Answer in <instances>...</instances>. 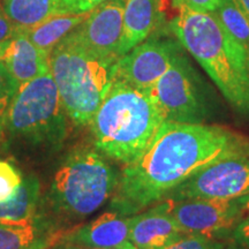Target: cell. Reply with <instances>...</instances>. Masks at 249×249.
Instances as JSON below:
<instances>
[{"label": "cell", "instance_id": "cell-1", "mask_svg": "<svg viewBox=\"0 0 249 249\" xmlns=\"http://www.w3.org/2000/svg\"><path fill=\"white\" fill-rule=\"evenodd\" d=\"M249 154V139L223 126L165 120L144 152L126 164L112 211L135 214L209 165Z\"/></svg>", "mask_w": 249, "mask_h": 249}, {"label": "cell", "instance_id": "cell-2", "mask_svg": "<svg viewBox=\"0 0 249 249\" xmlns=\"http://www.w3.org/2000/svg\"><path fill=\"white\" fill-rule=\"evenodd\" d=\"M178 5L171 29L226 101L249 116V59L247 50L227 31L214 12H197Z\"/></svg>", "mask_w": 249, "mask_h": 249}, {"label": "cell", "instance_id": "cell-3", "mask_svg": "<svg viewBox=\"0 0 249 249\" xmlns=\"http://www.w3.org/2000/svg\"><path fill=\"white\" fill-rule=\"evenodd\" d=\"M165 120L150 93L116 79L90 124L98 150L129 164L144 152Z\"/></svg>", "mask_w": 249, "mask_h": 249}, {"label": "cell", "instance_id": "cell-4", "mask_svg": "<svg viewBox=\"0 0 249 249\" xmlns=\"http://www.w3.org/2000/svg\"><path fill=\"white\" fill-rule=\"evenodd\" d=\"M119 58L103 57L73 31L50 54V68L67 116L79 126L90 124L116 80Z\"/></svg>", "mask_w": 249, "mask_h": 249}, {"label": "cell", "instance_id": "cell-5", "mask_svg": "<svg viewBox=\"0 0 249 249\" xmlns=\"http://www.w3.org/2000/svg\"><path fill=\"white\" fill-rule=\"evenodd\" d=\"M118 182L117 172L97 151L76 150L55 172L50 196L59 210L83 218L110 198Z\"/></svg>", "mask_w": 249, "mask_h": 249}, {"label": "cell", "instance_id": "cell-6", "mask_svg": "<svg viewBox=\"0 0 249 249\" xmlns=\"http://www.w3.org/2000/svg\"><path fill=\"white\" fill-rule=\"evenodd\" d=\"M66 114L50 70L18 86L5 124L14 138L57 147L66 138Z\"/></svg>", "mask_w": 249, "mask_h": 249}, {"label": "cell", "instance_id": "cell-7", "mask_svg": "<svg viewBox=\"0 0 249 249\" xmlns=\"http://www.w3.org/2000/svg\"><path fill=\"white\" fill-rule=\"evenodd\" d=\"M148 92L167 121L204 124L211 114L200 77L182 52Z\"/></svg>", "mask_w": 249, "mask_h": 249}, {"label": "cell", "instance_id": "cell-8", "mask_svg": "<svg viewBox=\"0 0 249 249\" xmlns=\"http://www.w3.org/2000/svg\"><path fill=\"white\" fill-rule=\"evenodd\" d=\"M248 193L249 154L229 157L209 165L177 186L164 200H234Z\"/></svg>", "mask_w": 249, "mask_h": 249}, {"label": "cell", "instance_id": "cell-9", "mask_svg": "<svg viewBox=\"0 0 249 249\" xmlns=\"http://www.w3.org/2000/svg\"><path fill=\"white\" fill-rule=\"evenodd\" d=\"M180 52L182 45L178 39L152 37L143 40L119 58L116 79L148 92Z\"/></svg>", "mask_w": 249, "mask_h": 249}, {"label": "cell", "instance_id": "cell-10", "mask_svg": "<svg viewBox=\"0 0 249 249\" xmlns=\"http://www.w3.org/2000/svg\"><path fill=\"white\" fill-rule=\"evenodd\" d=\"M170 213L185 234L203 235L211 239L225 233L231 234L244 217L235 198H197L172 202Z\"/></svg>", "mask_w": 249, "mask_h": 249}, {"label": "cell", "instance_id": "cell-11", "mask_svg": "<svg viewBox=\"0 0 249 249\" xmlns=\"http://www.w3.org/2000/svg\"><path fill=\"white\" fill-rule=\"evenodd\" d=\"M126 0H107L89 12L73 33L92 52L103 57L120 58Z\"/></svg>", "mask_w": 249, "mask_h": 249}, {"label": "cell", "instance_id": "cell-12", "mask_svg": "<svg viewBox=\"0 0 249 249\" xmlns=\"http://www.w3.org/2000/svg\"><path fill=\"white\" fill-rule=\"evenodd\" d=\"M172 202L165 200L147 213L130 217V242L138 249H160L185 235L170 213Z\"/></svg>", "mask_w": 249, "mask_h": 249}, {"label": "cell", "instance_id": "cell-13", "mask_svg": "<svg viewBox=\"0 0 249 249\" xmlns=\"http://www.w3.org/2000/svg\"><path fill=\"white\" fill-rule=\"evenodd\" d=\"M70 244L88 248L138 249L130 242V217L111 211L105 213L71 232Z\"/></svg>", "mask_w": 249, "mask_h": 249}, {"label": "cell", "instance_id": "cell-14", "mask_svg": "<svg viewBox=\"0 0 249 249\" xmlns=\"http://www.w3.org/2000/svg\"><path fill=\"white\" fill-rule=\"evenodd\" d=\"M50 54L37 48L24 30L15 29L1 60L18 86H21L51 70Z\"/></svg>", "mask_w": 249, "mask_h": 249}, {"label": "cell", "instance_id": "cell-15", "mask_svg": "<svg viewBox=\"0 0 249 249\" xmlns=\"http://www.w3.org/2000/svg\"><path fill=\"white\" fill-rule=\"evenodd\" d=\"M160 14V0H126L120 57L150 36L157 26Z\"/></svg>", "mask_w": 249, "mask_h": 249}, {"label": "cell", "instance_id": "cell-16", "mask_svg": "<svg viewBox=\"0 0 249 249\" xmlns=\"http://www.w3.org/2000/svg\"><path fill=\"white\" fill-rule=\"evenodd\" d=\"M88 14L54 15L35 27L22 30L37 48L51 53L54 46L82 23Z\"/></svg>", "mask_w": 249, "mask_h": 249}, {"label": "cell", "instance_id": "cell-17", "mask_svg": "<svg viewBox=\"0 0 249 249\" xmlns=\"http://www.w3.org/2000/svg\"><path fill=\"white\" fill-rule=\"evenodd\" d=\"M38 196V179L35 176H29L22 180L13 195L0 202V222L18 223L31 219Z\"/></svg>", "mask_w": 249, "mask_h": 249}, {"label": "cell", "instance_id": "cell-18", "mask_svg": "<svg viewBox=\"0 0 249 249\" xmlns=\"http://www.w3.org/2000/svg\"><path fill=\"white\" fill-rule=\"evenodd\" d=\"M59 0H5L4 9L15 29H29L54 17Z\"/></svg>", "mask_w": 249, "mask_h": 249}, {"label": "cell", "instance_id": "cell-19", "mask_svg": "<svg viewBox=\"0 0 249 249\" xmlns=\"http://www.w3.org/2000/svg\"><path fill=\"white\" fill-rule=\"evenodd\" d=\"M38 236L33 218L18 223L0 222V249H27L38 244Z\"/></svg>", "mask_w": 249, "mask_h": 249}, {"label": "cell", "instance_id": "cell-20", "mask_svg": "<svg viewBox=\"0 0 249 249\" xmlns=\"http://www.w3.org/2000/svg\"><path fill=\"white\" fill-rule=\"evenodd\" d=\"M223 27L244 48H249V18L235 0H220L214 11Z\"/></svg>", "mask_w": 249, "mask_h": 249}, {"label": "cell", "instance_id": "cell-21", "mask_svg": "<svg viewBox=\"0 0 249 249\" xmlns=\"http://www.w3.org/2000/svg\"><path fill=\"white\" fill-rule=\"evenodd\" d=\"M18 88V83L9 74L4 61L0 60V132L6 124L8 108L11 107Z\"/></svg>", "mask_w": 249, "mask_h": 249}, {"label": "cell", "instance_id": "cell-22", "mask_svg": "<svg viewBox=\"0 0 249 249\" xmlns=\"http://www.w3.org/2000/svg\"><path fill=\"white\" fill-rule=\"evenodd\" d=\"M22 176L8 161L0 160V202L13 195L22 182Z\"/></svg>", "mask_w": 249, "mask_h": 249}, {"label": "cell", "instance_id": "cell-23", "mask_svg": "<svg viewBox=\"0 0 249 249\" xmlns=\"http://www.w3.org/2000/svg\"><path fill=\"white\" fill-rule=\"evenodd\" d=\"M160 249H224V245L208 236L185 234L179 240Z\"/></svg>", "mask_w": 249, "mask_h": 249}, {"label": "cell", "instance_id": "cell-24", "mask_svg": "<svg viewBox=\"0 0 249 249\" xmlns=\"http://www.w3.org/2000/svg\"><path fill=\"white\" fill-rule=\"evenodd\" d=\"M107 0H59L55 15L87 14Z\"/></svg>", "mask_w": 249, "mask_h": 249}, {"label": "cell", "instance_id": "cell-25", "mask_svg": "<svg viewBox=\"0 0 249 249\" xmlns=\"http://www.w3.org/2000/svg\"><path fill=\"white\" fill-rule=\"evenodd\" d=\"M232 240L241 249H249V214L244 216L231 233Z\"/></svg>", "mask_w": 249, "mask_h": 249}, {"label": "cell", "instance_id": "cell-26", "mask_svg": "<svg viewBox=\"0 0 249 249\" xmlns=\"http://www.w3.org/2000/svg\"><path fill=\"white\" fill-rule=\"evenodd\" d=\"M177 4L197 12H214L220 4V0H176Z\"/></svg>", "mask_w": 249, "mask_h": 249}, {"label": "cell", "instance_id": "cell-27", "mask_svg": "<svg viewBox=\"0 0 249 249\" xmlns=\"http://www.w3.org/2000/svg\"><path fill=\"white\" fill-rule=\"evenodd\" d=\"M15 33V27L8 15L6 14L4 6L0 5V44L9 40Z\"/></svg>", "mask_w": 249, "mask_h": 249}, {"label": "cell", "instance_id": "cell-28", "mask_svg": "<svg viewBox=\"0 0 249 249\" xmlns=\"http://www.w3.org/2000/svg\"><path fill=\"white\" fill-rule=\"evenodd\" d=\"M235 200L238 202L239 207L241 208V211L242 213H244V216L249 214V193L244 196H240V197L235 198Z\"/></svg>", "mask_w": 249, "mask_h": 249}, {"label": "cell", "instance_id": "cell-29", "mask_svg": "<svg viewBox=\"0 0 249 249\" xmlns=\"http://www.w3.org/2000/svg\"><path fill=\"white\" fill-rule=\"evenodd\" d=\"M235 1L249 18V0H235Z\"/></svg>", "mask_w": 249, "mask_h": 249}, {"label": "cell", "instance_id": "cell-30", "mask_svg": "<svg viewBox=\"0 0 249 249\" xmlns=\"http://www.w3.org/2000/svg\"><path fill=\"white\" fill-rule=\"evenodd\" d=\"M8 43H9V40H6V42L1 43V44H0V60H1L2 57H4V54H5V52H6V49H7V46H8Z\"/></svg>", "mask_w": 249, "mask_h": 249}, {"label": "cell", "instance_id": "cell-31", "mask_svg": "<svg viewBox=\"0 0 249 249\" xmlns=\"http://www.w3.org/2000/svg\"><path fill=\"white\" fill-rule=\"evenodd\" d=\"M75 247L76 249H119V248H88V247H81V246H75Z\"/></svg>", "mask_w": 249, "mask_h": 249}, {"label": "cell", "instance_id": "cell-32", "mask_svg": "<svg viewBox=\"0 0 249 249\" xmlns=\"http://www.w3.org/2000/svg\"><path fill=\"white\" fill-rule=\"evenodd\" d=\"M60 249H76V247L74 245H71V246H67V247H64V248H60Z\"/></svg>", "mask_w": 249, "mask_h": 249}, {"label": "cell", "instance_id": "cell-33", "mask_svg": "<svg viewBox=\"0 0 249 249\" xmlns=\"http://www.w3.org/2000/svg\"><path fill=\"white\" fill-rule=\"evenodd\" d=\"M247 53H248V59H249V48L247 49Z\"/></svg>", "mask_w": 249, "mask_h": 249}]
</instances>
